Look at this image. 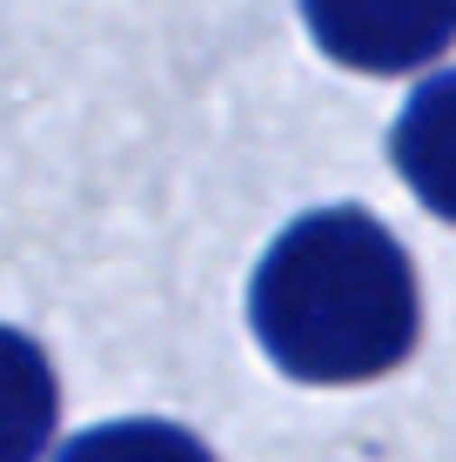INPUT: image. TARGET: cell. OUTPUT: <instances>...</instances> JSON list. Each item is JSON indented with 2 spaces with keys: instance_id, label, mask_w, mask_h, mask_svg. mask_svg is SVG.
Listing matches in <instances>:
<instances>
[{
  "instance_id": "1",
  "label": "cell",
  "mask_w": 456,
  "mask_h": 462,
  "mask_svg": "<svg viewBox=\"0 0 456 462\" xmlns=\"http://www.w3.org/2000/svg\"><path fill=\"white\" fill-rule=\"evenodd\" d=\"M248 322L295 382H369L416 348V268L369 208H309L269 242Z\"/></svg>"
},
{
  "instance_id": "2",
  "label": "cell",
  "mask_w": 456,
  "mask_h": 462,
  "mask_svg": "<svg viewBox=\"0 0 456 462\" xmlns=\"http://www.w3.org/2000/svg\"><path fill=\"white\" fill-rule=\"evenodd\" d=\"M316 47L363 74H410L456 41V0H302Z\"/></svg>"
},
{
  "instance_id": "3",
  "label": "cell",
  "mask_w": 456,
  "mask_h": 462,
  "mask_svg": "<svg viewBox=\"0 0 456 462\" xmlns=\"http://www.w3.org/2000/svg\"><path fill=\"white\" fill-rule=\"evenodd\" d=\"M389 154L423 208L456 221V68L410 94L396 134H389Z\"/></svg>"
},
{
  "instance_id": "4",
  "label": "cell",
  "mask_w": 456,
  "mask_h": 462,
  "mask_svg": "<svg viewBox=\"0 0 456 462\" xmlns=\"http://www.w3.org/2000/svg\"><path fill=\"white\" fill-rule=\"evenodd\" d=\"M54 416H60V389L47 348L0 322V462H41Z\"/></svg>"
},
{
  "instance_id": "5",
  "label": "cell",
  "mask_w": 456,
  "mask_h": 462,
  "mask_svg": "<svg viewBox=\"0 0 456 462\" xmlns=\"http://www.w3.org/2000/svg\"><path fill=\"white\" fill-rule=\"evenodd\" d=\"M54 462H215V456L201 436H188L175 422L128 416V422H101L88 436H74Z\"/></svg>"
}]
</instances>
